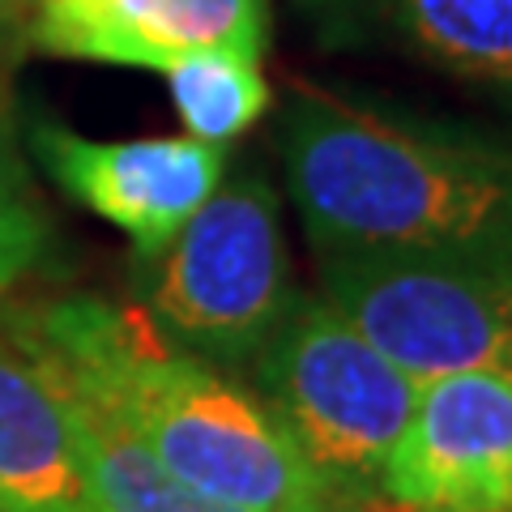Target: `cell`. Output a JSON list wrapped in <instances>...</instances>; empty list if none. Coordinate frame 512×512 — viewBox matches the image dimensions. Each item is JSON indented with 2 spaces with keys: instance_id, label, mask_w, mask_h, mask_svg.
<instances>
[{
  "instance_id": "obj_1",
  "label": "cell",
  "mask_w": 512,
  "mask_h": 512,
  "mask_svg": "<svg viewBox=\"0 0 512 512\" xmlns=\"http://www.w3.org/2000/svg\"><path fill=\"white\" fill-rule=\"evenodd\" d=\"M286 192L316 256L512 265V146L325 86L278 116Z\"/></svg>"
},
{
  "instance_id": "obj_2",
  "label": "cell",
  "mask_w": 512,
  "mask_h": 512,
  "mask_svg": "<svg viewBox=\"0 0 512 512\" xmlns=\"http://www.w3.org/2000/svg\"><path fill=\"white\" fill-rule=\"evenodd\" d=\"M5 316L47 376L107 406L192 491L239 512H299L329 491L256 389L167 342L141 308L64 295Z\"/></svg>"
},
{
  "instance_id": "obj_3",
  "label": "cell",
  "mask_w": 512,
  "mask_h": 512,
  "mask_svg": "<svg viewBox=\"0 0 512 512\" xmlns=\"http://www.w3.org/2000/svg\"><path fill=\"white\" fill-rule=\"evenodd\" d=\"M295 295L282 201L261 167L222 175L141 278L158 333L214 367H252Z\"/></svg>"
},
{
  "instance_id": "obj_4",
  "label": "cell",
  "mask_w": 512,
  "mask_h": 512,
  "mask_svg": "<svg viewBox=\"0 0 512 512\" xmlns=\"http://www.w3.org/2000/svg\"><path fill=\"white\" fill-rule=\"evenodd\" d=\"M252 372L256 397L329 487L380 491L384 457L423 384L380 355L329 295H295Z\"/></svg>"
},
{
  "instance_id": "obj_5",
  "label": "cell",
  "mask_w": 512,
  "mask_h": 512,
  "mask_svg": "<svg viewBox=\"0 0 512 512\" xmlns=\"http://www.w3.org/2000/svg\"><path fill=\"white\" fill-rule=\"evenodd\" d=\"M329 303L419 384L512 380V265L427 256H316Z\"/></svg>"
},
{
  "instance_id": "obj_6",
  "label": "cell",
  "mask_w": 512,
  "mask_h": 512,
  "mask_svg": "<svg viewBox=\"0 0 512 512\" xmlns=\"http://www.w3.org/2000/svg\"><path fill=\"white\" fill-rule=\"evenodd\" d=\"M30 150L43 171L116 231L133 239L146 265L163 252L180 227L210 201L227 175V146L197 137H141V141H90L56 120L30 124Z\"/></svg>"
},
{
  "instance_id": "obj_7",
  "label": "cell",
  "mask_w": 512,
  "mask_h": 512,
  "mask_svg": "<svg viewBox=\"0 0 512 512\" xmlns=\"http://www.w3.org/2000/svg\"><path fill=\"white\" fill-rule=\"evenodd\" d=\"M376 487L410 512H512V380H427Z\"/></svg>"
},
{
  "instance_id": "obj_8",
  "label": "cell",
  "mask_w": 512,
  "mask_h": 512,
  "mask_svg": "<svg viewBox=\"0 0 512 512\" xmlns=\"http://www.w3.org/2000/svg\"><path fill=\"white\" fill-rule=\"evenodd\" d=\"M26 39L47 56L154 73L197 52L261 60L269 0H35Z\"/></svg>"
},
{
  "instance_id": "obj_9",
  "label": "cell",
  "mask_w": 512,
  "mask_h": 512,
  "mask_svg": "<svg viewBox=\"0 0 512 512\" xmlns=\"http://www.w3.org/2000/svg\"><path fill=\"white\" fill-rule=\"evenodd\" d=\"M325 47H380L478 90L512 94V0H295Z\"/></svg>"
},
{
  "instance_id": "obj_10",
  "label": "cell",
  "mask_w": 512,
  "mask_h": 512,
  "mask_svg": "<svg viewBox=\"0 0 512 512\" xmlns=\"http://www.w3.org/2000/svg\"><path fill=\"white\" fill-rule=\"evenodd\" d=\"M0 512H99L56 384L0 312Z\"/></svg>"
},
{
  "instance_id": "obj_11",
  "label": "cell",
  "mask_w": 512,
  "mask_h": 512,
  "mask_svg": "<svg viewBox=\"0 0 512 512\" xmlns=\"http://www.w3.org/2000/svg\"><path fill=\"white\" fill-rule=\"evenodd\" d=\"M47 380L56 384L64 414H69V431H73L77 457H82V470H86V487H90L99 512H239V508H227V504L210 500V495L192 491L188 483H180V478H175L107 406L94 402V397L73 389V384H60L56 376H47Z\"/></svg>"
},
{
  "instance_id": "obj_12",
  "label": "cell",
  "mask_w": 512,
  "mask_h": 512,
  "mask_svg": "<svg viewBox=\"0 0 512 512\" xmlns=\"http://www.w3.org/2000/svg\"><path fill=\"white\" fill-rule=\"evenodd\" d=\"M167 86L188 137L214 141V146H227L239 133H248L274 103L261 60L239 52H197L171 64Z\"/></svg>"
},
{
  "instance_id": "obj_13",
  "label": "cell",
  "mask_w": 512,
  "mask_h": 512,
  "mask_svg": "<svg viewBox=\"0 0 512 512\" xmlns=\"http://www.w3.org/2000/svg\"><path fill=\"white\" fill-rule=\"evenodd\" d=\"M52 252H56V227L22 163L18 133H13L9 77L5 64H0V295L52 265Z\"/></svg>"
},
{
  "instance_id": "obj_14",
  "label": "cell",
  "mask_w": 512,
  "mask_h": 512,
  "mask_svg": "<svg viewBox=\"0 0 512 512\" xmlns=\"http://www.w3.org/2000/svg\"><path fill=\"white\" fill-rule=\"evenodd\" d=\"M299 512H410V508L393 504L389 495H380V491H338V487H329L320 500H312Z\"/></svg>"
},
{
  "instance_id": "obj_15",
  "label": "cell",
  "mask_w": 512,
  "mask_h": 512,
  "mask_svg": "<svg viewBox=\"0 0 512 512\" xmlns=\"http://www.w3.org/2000/svg\"><path fill=\"white\" fill-rule=\"evenodd\" d=\"M26 5H35V0H0V22L13 18V13H22Z\"/></svg>"
}]
</instances>
